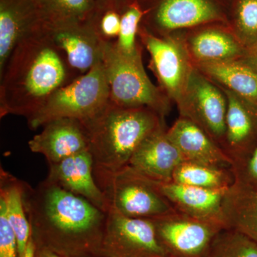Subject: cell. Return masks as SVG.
Masks as SVG:
<instances>
[{"instance_id":"7","label":"cell","mask_w":257,"mask_h":257,"mask_svg":"<svg viewBox=\"0 0 257 257\" xmlns=\"http://www.w3.org/2000/svg\"><path fill=\"white\" fill-rule=\"evenodd\" d=\"M144 15L141 25L167 37L211 23L229 25L231 0H137Z\"/></svg>"},{"instance_id":"20","label":"cell","mask_w":257,"mask_h":257,"mask_svg":"<svg viewBox=\"0 0 257 257\" xmlns=\"http://www.w3.org/2000/svg\"><path fill=\"white\" fill-rule=\"evenodd\" d=\"M167 134L185 161L221 168L234 167V162L224 150L189 119L179 116Z\"/></svg>"},{"instance_id":"32","label":"cell","mask_w":257,"mask_h":257,"mask_svg":"<svg viewBox=\"0 0 257 257\" xmlns=\"http://www.w3.org/2000/svg\"><path fill=\"white\" fill-rule=\"evenodd\" d=\"M99 9L116 10L122 13L133 0H96Z\"/></svg>"},{"instance_id":"30","label":"cell","mask_w":257,"mask_h":257,"mask_svg":"<svg viewBox=\"0 0 257 257\" xmlns=\"http://www.w3.org/2000/svg\"><path fill=\"white\" fill-rule=\"evenodd\" d=\"M0 257H19L18 240L6 214V208L0 199Z\"/></svg>"},{"instance_id":"34","label":"cell","mask_w":257,"mask_h":257,"mask_svg":"<svg viewBox=\"0 0 257 257\" xmlns=\"http://www.w3.org/2000/svg\"><path fill=\"white\" fill-rule=\"evenodd\" d=\"M36 244H35L32 236H30V239L29 240L28 245H27L26 249H25V252L21 257H36Z\"/></svg>"},{"instance_id":"18","label":"cell","mask_w":257,"mask_h":257,"mask_svg":"<svg viewBox=\"0 0 257 257\" xmlns=\"http://www.w3.org/2000/svg\"><path fill=\"white\" fill-rule=\"evenodd\" d=\"M42 25L37 0H0V73L19 42Z\"/></svg>"},{"instance_id":"28","label":"cell","mask_w":257,"mask_h":257,"mask_svg":"<svg viewBox=\"0 0 257 257\" xmlns=\"http://www.w3.org/2000/svg\"><path fill=\"white\" fill-rule=\"evenodd\" d=\"M207 257H257V243L232 229L219 231Z\"/></svg>"},{"instance_id":"12","label":"cell","mask_w":257,"mask_h":257,"mask_svg":"<svg viewBox=\"0 0 257 257\" xmlns=\"http://www.w3.org/2000/svg\"><path fill=\"white\" fill-rule=\"evenodd\" d=\"M42 29L78 77L89 72L102 58L104 41L92 21L43 25Z\"/></svg>"},{"instance_id":"23","label":"cell","mask_w":257,"mask_h":257,"mask_svg":"<svg viewBox=\"0 0 257 257\" xmlns=\"http://www.w3.org/2000/svg\"><path fill=\"white\" fill-rule=\"evenodd\" d=\"M0 199L4 201L8 221L18 240L19 257L23 256L31 236L23 202V182L1 167Z\"/></svg>"},{"instance_id":"21","label":"cell","mask_w":257,"mask_h":257,"mask_svg":"<svg viewBox=\"0 0 257 257\" xmlns=\"http://www.w3.org/2000/svg\"><path fill=\"white\" fill-rule=\"evenodd\" d=\"M224 229H232L257 243V187L234 181L221 205Z\"/></svg>"},{"instance_id":"13","label":"cell","mask_w":257,"mask_h":257,"mask_svg":"<svg viewBox=\"0 0 257 257\" xmlns=\"http://www.w3.org/2000/svg\"><path fill=\"white\" fill-rule=\"evenodd\" d=\"M173 35L183 44L194 67L238 60L246 54V49L226 24H207Z\"/></svg>"},{"instance_id":"1","label":"cell","mask_w":257,"mask_h":257,"mask_svg":"<svg viewBox=\"0 0 257 257\" xmlns=\"http://www.w3.org/2000/svg\"><path fill=\"white\" fill-rule=\"evenodd\" d=\"M23 202L37 248L60 257H97L106 213L46 179L23 182Z\"/></svg>"},{"instance_id":"14","label":"cell","mask_w":257,"mask_h":257,"mask_svg":"<svg viewBox=\"0 0 257 257\" xmlns=\"http://www.w3.org/2000/svg\"><path fill=\"white\" fill-rule=\"evenodd\" d=\"M221 88L228 102L224 150L235 167L257 146V104Z\"/></svg>"},{"instance_id":"27","label":"cell","mask_w":257,"mask_h":257,"mask_svg":"<svg viewBox=\"0 0 257 257\" xmlns=\"http://www.w3.org/2000/svg\"><path fill=\"white\" fill-rule=\"evenodd\" d=\"M229 26L245 48L257 42V0H231Z\"/></svg>"},{"instance_id":"11","label":"cell","mask_w":257,"mask_h":257,"mask_svg":"<svg viewBox=\"0 0 257 257\" xmlns=\"http://www.w3.org/2000/svg\"><path fill=\"white\" fill-rule=\"evenodd\" d=\"M170 257H207L221 225L175 211L151 219Z\"/></svg>"},{"instance_id":"19","label":"cell","mask_w":257,"mask_h":257,"mask_svg":"<svg viewBox=\"0 0 257 257\" xmlns=\"http://www.w3.org/2000/svg\"><path fill=\"white\" fill-rule=\"evenodd\" d=\"M156 182V181H155ZM157 188L177 212L216 223L224 228L221 205L227 189H204L176 182H156Z\"/></svg>"},{"instance_id":"22","label":"cell","mask_w":257,"mask_h":257,"mask_svg":"<svg viewBox=\"0 0 257 257\" xmlns=\"http://www.w3.org/2000/svg\"><path fill=\"white\" fill-rule=\"evenodd\" d=\"M195 68L219 87L257 104V70L243 57L199 64Z\"/></svg>"},{"instance_id":"5","label":"cell","mask_w":257,"mask_h":257,"mask_svg":"<svg viewBox=\"0 0 257 257\" xmlns=\"http://www.w3.org/2000/svg\"><path fill=\"white\" fill-rule=\"evenodd\" d=\"M114 42H104L101 58L111 102L122 107L148 108L165 118L172 109V101L152 82L144 65L133 63L118 53Z\"/></svg>"},{"instance_id":"17","label":"cell","mask_w":257,"mask_h":257,"mask_svg":"<svg viewBox=\"0 0 257 257\" xmlns=\"http://www.w3.org/2000/svg\"><path fill=\"white\" fill-rule=\"evenodd\" d=\"M29 141L30 150L45 156L49 165L89 150V139L80 120L62 118L44 125Z\"/></svg>"},{"instance_id":"2","label":"cell","mask_w":257,"mask_h":257,"mask_svg":"<svg viewBox=\"0 0 257 257\" xmlns=\"http://www.w3.org/2000/svg\"><path fill=\"white\" fill-rule=\"evenodd\" d=\"M77 77L42 27L19 42L0 73V116L29 119Z\"/></svg>"},{"instance_id":"6","label":"cell","mask_w":257,"mask_h":257,"mask_svg":"<svg viewBox=\"0 0 257 257\" xmlns=\"http://www.w3.org/2000/svg\"><path fill=\"white\" fill-rule=\"evenodd\" d=\"M112 209L122 215L154 219L175 212V209L157 188L155 181L126 166L114 173L94 174Z\"/></svg>"},{"instance_id":"31","label":"cell","mask_w":257,"mask_h":257,"mask_svg":"<svg viewBox=\"0 0 257 257\" xmlns=\"http://www.w3.org/2000/svg\"><path fill=\"white\" fill-rule=\"evenodd\" d=\"M235 180L257 187V146L241 163L232 168Z\"/></svg>"},{"instance_id":"25","label":"cell","mask_w":257,"mask_h":257,"mask_svg":"<svg viewBox=\"0 0 257 257\" xmlns=\"http://www.w3.org/2000/svg\"><path fill=\"white\" fill-rule=\"evenodd\" d=\"M172 182L204 189L228 188L235 181L232 169L185 161L176 169Z\"/></svg>"},{"instance_id":"24","label":"cell","mask_w":257,"mask_h":257,"mask_svg":"<svg viewBox=\"0 0 257 257\" xmlns=\"http://www.w3.org/2000/svg\"><path fill=\"white\" fill-rule=\"evenodd\" d=\"M43 25L87 23L99 10L96 0H37Z\"/></svg>"},{"instance_id":"26","label":"cell","mask_w":257,"mask_h":257,"mask_svg":"<svg viewBox=\"0 0 257 257\" xmlns=\"http://www.w3.org/2000/svg\"><path fill=\"white\" fill-rule=\"evenodd\" d=\"M143 15L138 1L133 0L121 13L119 36L114 42L115 49L120 55L138 65H144L143 46L138 35Z\"/></svg>"},{"instance_id":"15","label":"cell","mask_w":257,"mask_h":257,"mask_svg":"<svg viewBox=\"0 0 257 257\" xmlns=\"http://www.w3.org/2000/svg\"><path fill=\"white\" fill-rule=\"evenodd\" d=\"M94 160L89 150L49 165L47 180L65 190L84 198L104 212L109 204L104 192L96 183L94 175Z\"/></svg>"},{"instance_id":"29","label":"cell","mask_w":257,"mask_h":257,"mask_svg":"<svg viewBox=\"0 0 257 257\" xmlns=\"http://www.w3.org/2000/svg\"><path fill=\"white\" fill-rule=\"evenodd\" d=\"M121 20V13L117 10L99 9L92 23L103 41L114 42L119 36Z\"/></svg>"},{"instance_id":"35","label":"cell","mask_w":257,"mask_h":257,"mask_svg":"<svg viewBox=\"0 0 257 257\" xmlns=\"http://www.w3.org/2000/svg\"><path fill=\"white\" fill-rule=\"evenodd\" d=\"M36 257H60L55 253L45 248H37Z\"/></svg>"},{"instance_id":"4","label":"cell","mask_w":257,"mask_h":257,"mask_svg":"<svg viewBox=\"0 0 257 257\" xmlns=\"http://www.w3.org/2000/svg\"><path fill=\"white\" fill-rule=\"evenodd\" d=\"M109 101V88L101 60L87 73L56 91L28 119V126L35 130L62 118L84 121L95 115Z\"/></svg>"},{"instance_id":"9","label":"cell","mask_w":257,"mask_h":257,"mask_svg":"<svg viewBox=\"0 0 257 257\" xmlns=\"http://www.w3.org/2000/svg\"><path fill=\"white\" fill-rule=\"evenodd\" d=\"M139 39L150 56V68L159 87L177 104L188 84L194 67L183 44L175 35L158 37L140 25Z\"/></svg>"},{"instance_id":"8","label":"cell","mask_w":257,"mask_h":257,"mask_svg":"<svg viewBox=\"0 0 257 257\" xmlns=\"http://www.w3.org/2000/svg\"><path fill=\"white\" fill-rule=\"evenodd\" d=\"M176 105L179 116L197 125L224 150L228 102L219 86L194 68Z\"/></svg>"},{"instance_id":"33","label":"cell","mask_w":257,"mask_h":257,"mask_svg":"<svg viewBox=\"0 0 257 257\" xmlns=\"http://www.w3.org/2000/svg\"><path fill=\"white\" fill-rule=\"evenodd\" d=\"M243 59L247 61L257 70V42L252 47L246 50V54Z\"/></svg>"},{"instance_id":"3","label":"cell","mask_w":257,"mask_h":257,"mask_svg":"<svg viewBox=\"0 0 257 257\" xmlns=\"http://www.w3.org/2000/svg\"><path fill=\"white\" fill-rule=\"evenodd\" d=\"M89 139L94 174L114 173L128 165L140 144L165 124L148 108H126L109 101L92 117L81 121Z\"/></svg>"},{"instance_id":"10","label":"cell","mask_w":257,"mask_h":257,"mask_svg":"<svg viewBox=\"0 0 257 257\" xmlns=\"http://www.w3.org/2000/svg\"><path fill=\"white\" fill-rule=\"evenodd\" d=\"M97 257H170L152 219L128 217L109 209Z\"/></svg>"},{"instance_id":"16","label":"cell","mask_w":257,"mask_h":257,"mask_svg":"<svg viewBox=\"0 0 257 257\" xmlns=\"http://www.w3.org/2000/svg\"><path fill=\"white\" fill-rule=\"evenodd\" d=\"M167 131L165 124L147 137L134 152L128 167L152 180L171 182L184 159L169 139Z\"/></svg>"}]
</instances>
